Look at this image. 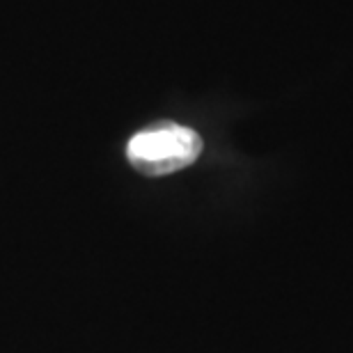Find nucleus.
Listing matches in <instances>:
<instances>
[{"mask_svg": "<svg viewBox=\"0 0 353 353\" xmlns=\"http://www.w3.org/2000/svg\"><path fill=\"white\" fill-rule=\"evenodd\" d=\"M202 154V138L181 124L163 122L136 133L126 145L129 163L140 174L163 176L193 165Z\"/></svg>", "mask_w": 353, "mask_h": 353, "instance_id": "nucleus-1", "label": "nucleus"}]
</instances>
